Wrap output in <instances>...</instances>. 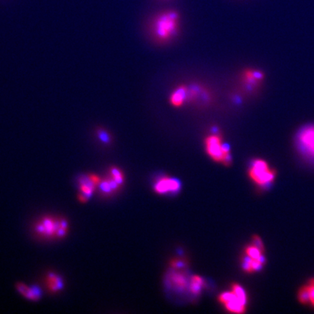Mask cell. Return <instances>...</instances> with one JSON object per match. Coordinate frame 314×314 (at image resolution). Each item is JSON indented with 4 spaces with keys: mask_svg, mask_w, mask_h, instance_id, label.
<instances>
[{
    "mask_svg": "<svg viewBox=\"0 0 314 314\" xmlns=\"http://www.w3.org/2000/svg\"><path fill=\"white\" fill-rule=\"evenodd\" d=\"M170 279L172 284L176 286L177 288L183 289L186 287V278L180 273H173V274L170 275Z\"/></svg>",
    "mask_w": 314,
    "mask_h": 314,
    "instance_id": "obj_16",
    "label": "cell"
},
{
    "mask_svg": "<svg viewBox=\"0 0 314 314\" xmlns=\"http://www.w3.org/2000/svg\"><path fill=\"white\" fill-rule=\"evenodd\" d=\"M205 145L207 154L215 162L226 166L231 163L229 147L224 143L221 134L213 133L209 135L205 138Z\"/></svg>",
    "mask_w": 314,
    "mask_h": 314,
    "instance_id": "obj_2",
    "label": "cell"
},
{
    "mask_svg": "<svg viewBox=\"0 0 314 314\" xmlns=\"http://www.w3.org/2000/svg\"><path fill=\"white\" fill-rule=\"evenodd\" d=\"M204 285V281L200 276H193L191 280V291L193 294H199Z\"/></svg>",
    "mask_w": 314,
    "mask_h": 314,
    "instance_id": "obj_19",
    "label": "cell"
},
{
    "mask_svg": "<svg viewBox=\"0 0 314 314\" xmlns=\"http://www.w3.org/2000/svg\"><path fill=\"white\" fill-rule=\"evenodd\" d=\"M265 261H261V260H253L249 258L248 257L244 258V262H243V268H244L245 271L248 273H253V272L258 271L261 269L264 265Z\"/></svg>",
    "mask_w": 314,
    "mask_h": 314,
    "instance_id": "obj_14",
    "label": "cell"
},
{
    "mask_svg": "<svg viewBox=\"0 0 314 314\" xmlns=\"http://www.w3.org/2000/svg\"><path fill=\"white\" fill-rule=\"evenodd\" d=\"M69 222L64 218L44 216L36 223L35 232L42 239H58V232L62 228H69Z\"/></svg>",
    "mask_w": 314,
    "mask_h": 314,
    "instance_id": "obj_3",
    "label": "cell"
},
{
    "mask_svg": "<svg viewBox=\"0 0 314 314\" xmlns=\"http://www.w3.org/2000/svg\"><path fill=\"white\" fill-rule=\"evenodd\" d=\"M296 141L303 155L314 160V125L303 127L297 134Z\"/></svg>",
    "mask_w": 314,
    "mask_h": 314,
    "instance_id": "obj_6",
    "label": "cell"
},
{
    "mask_svg": "<svg viewBox=\"0 0 314 314\" xmlns=\"http://www.w3.org/2000/svg\"><path fill=\"white\" fill-rule=\"evenodd\" d=\"M265 74L258 69H246L242 74V81L244 85L250 90L258 88L264 80Z\"/></svg>",
    "mask_w": 314,
    "mask_h": 314,
    "instance_id": "obj_7",
    "label": "cell"
},
{
    "mask_svg": "<svg viewBox=\"0 0 314 314\" xmlns=\"http://www.w3.org/2000/svg\"><path fill=\"white\" fill-rule=\"evenodd\" d=\"M88 178H89L90 180L92 182V183L97 188L98 185H100V182L102 181V179L95 174L88 175Z\"/></svg>",
    "mask_w": 314,
    "mask_h": 314,
    "instance_id": "obj_21",
    "label": "cell"
},
{
    "mask_svg": "<svg viewBox=\"0 0 314 314\" xmlns=\"http://www.w3.org/2000/svg\"><path fill=\"white\" fill-rule=\"evenodd\" d=\"M249 176L257 185L266 186L274 180L276 173L264 159H255L249 170Z\"/></svg>",
    "mask_w": 314,
    "mask_h": 314,
    "instance_id": "obj_5",
    "label": "cell"
},
{
    "mask_svg": "<svg viewBox=\"0 0 314 314\" xmlns=\"http://www.w3.org/2000/svg\"><path fill=\"white\" fill-rule=\"evenodd\" d=\"M306 287L309 293V303H312L314 306V279L312 280Z\"/></svg>",
    "mask_w": 314,
    "mask_h": 314,
    "instance_id": "obj_20",
    "label": "cell"
},
{
    "mask_svg": "<svg viewBox=\"0 0 314 314\" xmlns=\"http://www.w3.org/2000/svg\"><path fill=\"white\" fill-rule=\"evenodd\" d=\"M264 249L260 248L258 246L253 244V245L249 246L246 249V255L249 258L253 260H261V261H265L264 255H263Z\"/></svg>",
    "mask_w": 314,
    "mask_h": 314,
    "instance_id": "obj_15",
    "label": "cell"
},
{
    "mask_svg": "<svg viewBox=\"0 0 314 314\" xmlns=\"http://www.w3.org/2000/svg\"><path fill=\"white\" fill-rule=\"evenodd\" d=\"M79 188H80V192L84 193L90 198L92 193L96 189V187L92 183L90 180L88 176H82L79 179Z\"/></svg>",
    "mask_w": 314,
    "mask_h": 314,
    "instance_id": "obj_13",
    "label": "cell"
},
{
    "mask_svg": "<svg viewBox=\"0 0 314 314\" xmlns=\"http://www.w3.org/2000/svg\"><path fill=\"white\" fill-rule=\"evenodd\" d=\"M180 15L174 10H168L158 14L153 20L151 29L156 40L168 42L174 38L180 29Z\"/></svg>",
    "mask_w": 314,
    "mask_h": 314,
    "instance_id": "obj_1",
    "label": "cell"
},
{
    "mask_svg": "<svg viewBox=\"0 0 314 314\" xmlns=\"http://www.w3.org/2000/svg\"><path fill=\"white\" fill-rule=\"evenodd\" d=\"M188 97V88L185 85H180L174 90L170 96V103L176 108L181 107Z\"/></svg>",
    "mask_w": 314,
    "mask_h": 314,
    "instance_id": "obj_10",
    "label": "cell"
},
{
    "mask_svg": "<svg viewBox=\"0 0 314 314\" xmlns=\"http://www.w3.org/2000/svg\"><path fill=\"white\" fill-rule=\"evenodd\" d=\"M180 186V182L178 180L169 178H162L157 182L154 188L158 193H166L176 192L179 191Z\"/></svg>",
    "mask_w": 314,
    "mask_h": 314,
    "instance_id": "obj_9",
    "label": "cell"
},
{
    "mask_svg": "<svg viewBox=\"0 0 314 314\" xmlns=\"http://www.w3.org/2000/svg\"><path fill=\"white\" fill-rule=\"evenodd\" d=\"M95 133L97 138L103 144H110L112 141L111 135L106 129H103L102 128H97L95 130Z\"/></svg>",
    "mask_w": 314,
    "mask_h": 314,
    "instance_id": "obj_17",
    "label": "cell"
},
{
    "mask_svg": "<svg viewBox=\"0 0 314 314\" xmlns=\"http://www.w3.org/2000/svg\"><path fill=\"white\" fill-rule=\"evenodd\" d=\"M120 187H121V185H119L117 182L114 181L109 176L104 180L102 179V181L100 182V185H98L97 188L100 189V192L106 195V196H109V195L112 194L113 193L117 192Z\"/></svg>",
    "mask_w": 314,
    "mask_h": 314,
    "instance_id": "obj_12",
    "label": "cell"
},
{
    "mask_svg": "<svg viewBox=\"0 0 314 314\" xmlns=\"http://www.w3.org/2000/svg\"><path fill=\"white\" fill-rule=\"evenodd\" d=\"M109 176L119 185H121V186L123 185L125 177H124L123 172L120 168H117V167H111L109 170Z\"/></svg>",
    "mask_w": 314,
    "mask_h": 314,
    "instance_id": "obj_18",
    "label": "cell"
},
{
    "mask_svg": "<svg viewBox=\"0 0 314 314\" xmlns=\"http://www.w3.org/2000/svg\"><path fill=\"white\" fill-rule=\"evenodd\" d=\"M77 198H78L79 201H80L81 203H87L88 199H89V197L83 193H79V194L77 195Z\"/></svg>",
    "mask_w": 314,
    "mask_h": 314,
    "instance_id": "obj_22",
    "label": "cell"
},
{
    "mask_svg": "<svg viewBox=\"0 0 314 314\" xmlns=\"http://www.w3.org/2000/svg\"><path fill=\"white\" fill-rule=\"evenodd\" d=\"M46 287L49 292L52 294L58 293L64 287V281L60 275L48 272L45 278Z\"/></svg>",
    "mask_w": 314,
    "mask_h": 314,
    "instance_id": "obj_11",
    "label": "cell"
},
{
    "mask_svg": "<svg viewBox=\"0 0 314 314\" xmlns=\"http://www.w3.org/2000/svg\"><path fill=\"white\" fill-rule=\"evenodd\" d=\"M219 300L220 302L225 306V309L231 313L242 314L245 312L247 294L239 284H233L231 292L221 294Z\"/></svg>",
    "mask_w": 314,
    "mask_h": 314,
    "instance_id": "obj_4",
    "label": "cell"
},
{
    "mask_svg": "<svg viewBox=\"0 0 314 314\" xmlns=\"http://www.w3.org/2000/svg\"><path fill=\"white\" fill-rule=\"evenodd\" d=\"M15 288L21 295L29 301L37 302L41 299L42 290L37 285L29 287L24 283L18 282L15 284Z\"/></svg>",
    "mask_w": 314,
    "mask_h": 314,
    "instance_id": "obj_8",
    "label": "cell"
}]
</instances>
